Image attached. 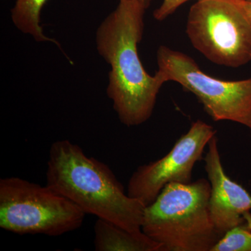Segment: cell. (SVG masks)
Here are the masks:
<instances>
[{
  "label": "cell",
  "instance_id": "6da1fadb",
  "mask_svg": "<svg viewBox=\"0 0 251 251\" xmlns=\"http://www.w3.org/2000/svg\"><path fill=\"white\" fill-rule=\"evenodd\" d=\"M119 1L97 29L96 44L110 67L107 94L114 110L124 125L136 126L152 115L165 82L145 71L138 54L148 6L138 0Z\"/></svg>",
  "mask_w": 251,
  "mask_h": 251
},
{
  "label": "cell",
  "instance_id": "7a4b0ae2",
  "mask_svg": "<svg viewBox=\"0 0 251 251\" xmlns=\"http://www.w3.org/2000/svg\"><path fill=\"white\" fill-rule=\"evenodd\" d=\"M46 184L75 203L86 214L131 232L142 230L145 206L125 192L106 164L87 156L76 144L67 140L52 144Z\"/></svg>",
  "mask_w": 251,
  "mask_h": 251
},
{
  "label": "cell",
  "instance_id": "3957f363",
  "mask_svg": "<svg viewBox=\"0 0 251 251\" xmlns=\"http://www.w3.org/2000/svg\"><path fill=\"white\" fill-rule=\"evenodd\" d=\"M210 193L205 179L166 185L145 206L142 230L164 251H211L222 236L209 212Z\"/></svg>",
  "mask_w": 251,
  "mask_h": 251
},
{
  "label": "cell",
  "instance_id": "277c9868",
  "mask_svg": "<svg viewBox=\"0 0 251 251\" xmlns=\"http://www.w3.org/2000/svg\"><path fill=\"white\" fill-rule=\"evenodd\" d=\"M87 214L49 185L0 179V227L18 234L59 237L80 228Z\"/></svg>",
  "mask_w": 251,
  "mask_h": 251
},
{
  "label": "cell",
  "instance_id": "5b68a950",
  "mask_svg": "<svg viewBox=\"0 0 251 251\" xmlns=\"http://www.w3.org/2000/svg\"><path fill=\"white\" fill-rule=\"evenodd\" d=\"M186 32L208 60L237 69L251 62V21L240 0H198L191 6Z\"/></svg>",
  "mask_w": 251,
  "mask_h": 251
},
{
  "label": "cell",
  "instance_id": "8992f818",
  "mask_svg": "<svg viewBox=\"0 0 251 251\" xmlns=\"http://www.w3.org/2000/svg\"><path fill=\"white\" fill-rule=\"evenodd\" d=\"M156 74L166 83L177 82L202 104L214 121H230L251 132V77L224 80L203 72L190 56L166 46L157 50Z\"/></svg>",
  "mask_w": 251,
  "mask_h": 251
},
{
  "label": "cell",
  "instance_id": "52a82bcc",
  "mask_svg": "<svg viewBox=\"0 0 251 251\" xmlns=\"http://www.w3.org/2000/svg\"><path fill=\"white\" fill-rule=\"evenodd\" d=\"M216 133L214 127L202 120L193 122L166 156L137 168L128 181V196L147 206L166 185L191 183L195 165L202 159L204 149Z\"/></svg>",
  "mask_w": 251,
  "mask_h": 251
},
{
  "label": "cell",
  "instance_id": "ba28073f",
  "mask_svg": "<svg viewBox=\"0 0 251 251\" xmlns=\"http://www.w3.org/2000/svg\"><path fill=\"white\" fill-rule=\"evenodd\" d=\"M207 148L204 161L211 186L209 212L216 229L223 237L229 229L242 224L245 214L251 211V195L225 172L216 135Z\"/></svg>",
  "mask_w": 251,
  "mask_h": 251
},
{
  "label": "cell",
  "instance_id": "9c48e42d",
  "mask_svg": "<svg viewBox=\"0 0 251 251\" xmlns=\"http://www.w3.org/2000/svg\"><path fill=\"white\" fill-rule=\"evenodd\" d=\"M94 247L97 251H164L143 230L131 232L101 219L94 225Z\"/></svg>",
  "mask_w": 251,
  "mask_h": 251
},
{
  "label": "cell",
  "instance_id": "30bf717a",
  "mask_svg": "<svg viewBox=\"0 0 251 251\" xmlns=\"http://www.w3.org/2000/svg\"><path fill=\"white\" fill-rule=\"evenodd\" d=\"M49 0H16L11 11L14 25L24 34L30 35L38 42L57 41L45 35L41 26V14Z\"/></svg>",
  "mask_w": 251,
  "mask_h": 251
},
{
  "label": "cell",
  "instance_id": "8fae6325",
  "mask_svg": "<svg viewBox=\"0 0 251 251\" xmlns=\"http://www.w3.org/2000/svg\"><path fill=\"white\" fill-rule=\"evenodd\" d=\"M211 251H251V213L244 221L221 238Z\"/></svg>",
  "mask_w": 251,
  "mask_h": 251
},
{
  "label": "cell",
  "instance_id": "7c38bea8",
  "mask_svg": "<svg viewBox=\"0 0 251 251\" xmlns=\"http://www.w3.org/2000/svg\"><path fill=\"white\" fill-rule=\"evenodd\" d=\"M191 0H163L161 6L153 11V18L158 21H165L174 14L181 5Z\"/></svg>",
  "mask_w": 251,
  "mask_h": 251
},
{
  "label": "cell",
  "instance_id": "4fadbf2b",
  "mask_svg": "<svg viewBox=\"0 0 251 251\" xmlns=\"http://www.w3.org/2000/svg\"><path fill=\"white\" fill-rule=\"evenodd\" d=\"M240 2L248 17L250 18L251 21V1H247V0H240Z\"/></svg>",
  "mask_w": 251,
  "mask_h": 251
},
{
  "label": "cell",
  "instance_id": "5bb4252c",
  "mask_svg": "<svg viewBox=\"0 0 251 251\" xmlns=\"http://www.w3.org/2000/svg\"><path fill=\"white\" fill-rule=\"evenodd\" d=\"M138 1H142L144 4H146L148 7H150V4L152 2L153 0H138Z\"/></svg>",
  "mask_w": 251,
  "mask_h": 251
},
{
  "label": "cell",
  "instance_id": "9a60e30c",
  "mask_svg": "<svg viewBox=\"0 0 251 251\" xmlns=\"http://www.w3.org/2000/svg\"><path fill=\"white\" fill-rule=\"evenodd\" d=\"M247 1H251V0H247Z\"/></svg>",
  "mask_w": 251,
  "mask_h": 251
}]
</instances>
